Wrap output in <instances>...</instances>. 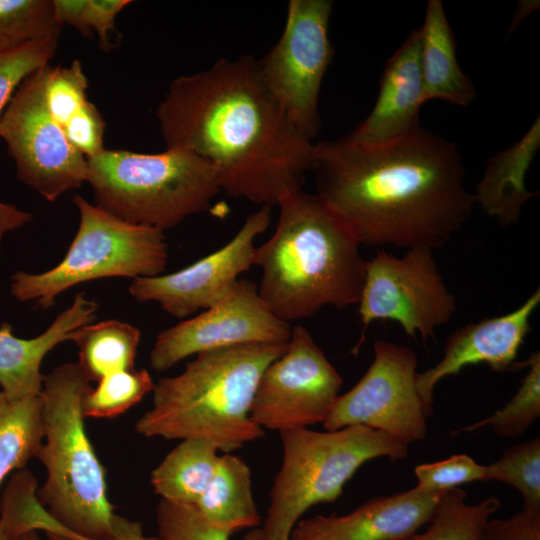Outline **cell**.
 Listing matches in <instances>:
<instances>
[{"label":"cell","mask_w":540,"mask_h":540,"mask_svg":"<svg viewBox=\"0 0 540 540\" xmlns=\"http://www.w3.org/2000/svg\"><path fill=\"white\" fill-rule=\"evenodd\" d=\"M59 38L34 40L0 53V120L20 84L55 56Z\"/></svg>","instance_id":"32"},{"label":"cell","mask_w":540,"mask_h":540,"mask_svg":"<svg viewBox=\"0 0 540 540\" xmlns=\"http://www.w3.org/2000/svg\"><path fill=\"white\" fill-rule=\"evenodd\" d=\"M47 535H48L49 540H69V539L63 538L61 536H56L53 534H47Z\"/></svg>","instance_id":"45"},{"label":"cell","mask_w":540,"mask_h":540,"mask_svg":"<svg viewBox=\"0 0 540 540\" xmlns=\"http://www.w3.org/2000/svg\"><path fill=\"white\" fill-rule=\"evenodd\" d=\"M78 230L64 258L37 274L16 272L10 292L21 302L51 307L57 296L84 282L112 278L160 275L168 261L164 231L125 222L76 194Z\"/></svg>","instance_id":"8"},{"label":"cell","mask_w":540,"mask_h":540,"mask_svg":"<svg viewBox=\"0 0 540 540\" xmlns=\"http://www.w3.org/2000/svg\"><path fill=\"white\" fill-rule=\"evenodd\" d=\"M489 480L512 485L522 495L525 510L540 512V439L506 449L496 462L486 466L483 481Z\"/></svg>","instance_id":"30"},{"label":"cell","mask_w":540,"mask_h":540,"mask_svg":"<svg viewBox=\"0 0 540 540\" xmlns=\"http://www.w3.org/2000/svg\"><path fill=\"white\" fill-rule=\"evenodd\" d=\"M311 171L316 194L368 247L440 249L475 205L456 144L422 127L380 144L314 142Z\"/></svg>","instance_id":"1"},{"label":"cell","mask_w":540,"mask_h":540,"mask_svg":"<svg viewBox=\"0 0 540 540\" xmlns=\"http://www.w3.org/2000/svg\"><path fill=\"white\" fill-rule=\"evenodd\" d=\"M540 304V290L534 291L513 311L457 328L447 339L443 358L428 370L417 373L416 386L427 417L433 414V392L443 378L457 375L464 367L487 364L505 372L525 367L516 362L518 351L531 331V318Z\"/></svg>","instance_id":"16"},{"label":"cell","mask_w":540,"mask_h":540,"mask_svg":"<svg viewBox=\"0 0 540 540\" xmlns=\"http://www.w3.org/2000/svg\"><path fill=\"white\" fill-rule=\"evenodd\" d=\"M242 540H275L267 535L262 528L256 527L248 531Z\"/></svg>","instance_id":"42"},{"label":"cell","mask_w":540,"mask_h":540,"mask_svg":"<svg viewBox=\"0 0 540 540\" xmlns=\"http://www.w3.org/2000/svg\"><path fill=\"white\" fill-rule=\"evenodd\" d=\"M106 122L96 105L87 101L62 128L70 144L86 159L104 147Z\"/></svg>","instance_id":"35"},{"label":"cell","mask_w":540,"mask_h":540,"mask_svg":"<svg viewBox=\"0 0 540 540\" xmlns=\"http://www.w3.org/2000/svg\"><path fill=\"white\" fill-rule=\"evenodd\" d=\"M291 329L268 308L258 285L239 279L218 303L158 333L150 365L156 371H165L209 350L250 343H288Z\"/></svg>","instance_id":"14"},{"label":"cell","mask_w":540,"mask_h":540,"mask_svg":"<svg viewBox=\"0 0 540 540\" xmlns=\"http://www.w3.org/2000/svg\"><path fill=\"white\" fill-rule=\"evenodd\" d=\"M97 308L94 300L80 292L43 333L30 339L16 337L12 326L2 323L0 387L5 396L19 401L40 395L44 376L40 368L44 357L58 344L71 341L77 329L91 324L96 318Z\"/></svg>","instance_id":"19"},{"label":"cell","mask_w":540,"mask_h":540,"mask_svg":"<svg viewBox=\"0 0 540 540\" xmlns=\"http://www.w3.org/2000/svg\"><path fill=\"white\" fill-rule=\"evenodd\" d=\"M87 162L95 205L135 225L173 228L207 210L221 191L211 163L185 150L104 148Z\"/></svg>","instance_id":"6"},{"label":"cell","mask_w":540,"mask_h":540,"mask_svg":"<svg viewBox=\"0 0 540 540\" xmlns=\"http://www.w3.org/2000/svg\"><path fill=\"white\" fill-rule=\"evenodd\" d=\"M31 220L30 213L19 210L15 205L0 201V247L7 232L20 229Z\"/></svg>","instance_id":"39"},{"label":"cell","mask_w":540,"mask_h":540,"mask_svg":"<svg viewBox=\"0 0 540 540\" xmlns=\"http://www.w3.org/2000/svg\"><path fill=\"white\" fill-rule=\"evenodd\" d=\"M540 149V118L509 147L489 157L472 193L475 204L502 226L519 220L525 204L536 197L525 185L526 175Z\"/></svg>","instance_id":"20"},{"label":"cell","mask_w":540,"mask_h":540,"mask_svg":"<svg viewBox=\"0 0 540 540\" xmlns=\"http://www.w3.org/2000/svg\"><path fill=\"white\" fill-rule=\"evenodd\" d=\"M277 206L275 230L253 255V265L262 271L258 292L268 308L289 323L325 306L357 305L366 260L351 227L303 188L285 195Z\"/></svg>","instance_id":"3"},{"label":"cell","mask_w":540,"mask_h":540,"mask_svg":"<svg viewBox=\"0 0 540 540\" xmlns=\"http://www.w3.org/2000/svg\"><path fill=\"white\" fill-rule=\"evenodd\" d=\"M87 88L88 80L78 59L66 67L49 64L43 69L44 104L62 128L89 100Z\"/></svg>","instance_id":"31"},{"label":"cell","mask_w":540,"mask_h":540,"mask_svg":"<svg viewBox=\"0 0 540 540\" xmlns=\"http://www.w3.org/2000/svg\"><path fill=\"white\" fill-rule=\"evenodd\" d=\"M57 21L70 25L84 36H90L83 23L86 0H52Z\"/></svg>","instance_id":"38"},{"label":"cell","mask_w":540,"mask_h":540,"mask_svg":"<svg viewBox=\"0 0 540 540\" xmlns=\"http://www.w3.org/2000/svg\"><path fill=\"white\" fill-rule=\"evenodd\" d=\"M445 490L409 491L372 498L349 514L300 520L290 540H398L429 523Z\"/></svg>","instance_id":"17"},{"label":"cell","mask_w":540,"mask_h":540,"mask_svg":"<svg viewBox=\"0 0 540 540\" xmlns=\"http://www.w3.org/2000/svg\"><path fill=\"white\" fill-rule=\"evenodd\" d=\"M414 472L418 480L416 489L439 491L483 480L486 466L478 464L466 454H459L438 462L420 464Z\"/></svg>","instance_id":"34"},{"label":"cell","mask_w":540,"mask_h":540,"mask_svg":"<svg viewBox=\"0 0 540 540\" xmlns=\"http://www.w3.org/2000/svg\"><path fill=\"white\" fill-rule=\"evenodd\" d=\"M155 383L146 369L108 374L89 388L82 398L85 418H115L139 403L152 392Z\"/></svg>","instance_id":"28"},{"label":"cell","mask_w":540,"mask_h":540,"mask_svg":"<svg viewBox=\"0 0 540 540\" xmlns=\"http://www.w3.org/2000/svg\"><path fill=\"white\" fill-rule=\"evenodd\" d=\"M331 0H291L283 32L258 61L261 77L296 129L312 140L320 131L318 101L333 59Z\"/></svg>","instance_id":"9"},{"label":"cell","mask_w":540,"mask_h":540,"mask_svg":"<svg viewBox=\"0 0 540 540\" xmlns=\"http://www.w3.org/2000/svg\"><path fill=\"white\" fill-rule=\"evenodd\" d=\"M21 540H43L37 531H29L21 536Z\"/></svg>","instance_id":"44"},{"label":"cell","mask_w":540,"mask_h":540,"mask_svg":"<svg viewBox=\"0 0 540 540\" xmlns=\"http://www.w3.org/2000/svg\"><path fill=\"white\" fill-rule=\"evenodd\" d=\"M110 540H150L144 536L142 525L117 515L113 537Z\"/></svg>","instance_id":"40"},{"label":"cell","mask_w":540,"mask_h":540,"mask_svg":"<svg viewBox=\"0 0 540 540\" xmlns=\"http://www.w3.org/2000/svg\"><path fill=\"white\" fill-rule=\"evenodd\" d=\"M374 358L358 383L339 395L322 423L334 431L364 425L407 445L427 434L426 414L416 386L418 359L408 347L379 340Z\"/></svg>","instance_id":"12"},{"label":"cell","mask_w":540,"mask_h":540,"mask_svg":"<svg viewBox=\"0 0 540 540\" xmlns=\"http://www.w3.org/2000/svg\"><path fill=\"white\" fill-rule=\"evenodd\" d=\"M420 31V64L425 102L439 99L466 107L476 96L462 71L456 41L441 0H429Z\"/></svg>","instance_id":"21"},{"label":"cell","mask_w":540,"mask_h":540,"mask_svg":"<svg viewBox=\"0 0 540 540\" xmlns=\"http://www.w3.org/2000/svg\"><path fill=\"white\" fill-rule=\"evenodd\" d=\"M475 540H540V512L523 509L505 519H489Z\"/></svg>","instance_id":"36"},{"label":"cell","mask_w":540,"mask_h":540,"mask_svg":"<svg viewBox=\"0 0 540 540\" xmlns=\"http://www.w3.org/2000/svg\"><path fill=\"white\" fill-rule=\"evenodd\" d=\"M219 457L210 441L183 439L152 471L154 492L169 502L196 505L217 469Z\"/></svg>","instance_id":"23"},{"label":"cell","mask_w":540,"mask_h":540,"mask_svg":"<svg viewBox=\"0 0 540 540\" xmlns=\"http://www.w3.org/2000/svg\"><path fill=\"white\" fill-rule=\"evenodd\" d=\"M156 117L166 148L207 160L232 197L272 207L311 171L314 142L289 120L251 55L177 77Z\"/></svg>","instance_id":"2"},{"label":"cell","mask_w":540,"mask_h":540,"mask_svg":"<svg viewBox=\"0 0 540 540\" xmlns=\"http://www.w3.org/2000/svg\"><path fill=\"white\" fill-rule=\"evenodd\" d=\"M89 383L77 363H64L43 376L44 440L36 459L46 470V480L37 489V498L58 522L50 534L69 540H110L117 514L82 412Z\"/></svg>","instance_id":"5"},{"label":"cell","mask_w":540,"mask_h":540,"mask_svg":"<svg viewBox=\"0 0 540 540\" xmlns=\"http://www.w3.org/2000/svg\"><path fill=\"white\" fill-rule=\"evenodd\" d=\"M52 0H0V53L34 40L59 38Z\"/></svg>","instance_id":"27"},{"label":"cell","mask_w":540,"mask_h":540,"mask_svg":"<svg viewBox=\"0 0 540 540\" xmlns=\"http://www.w3.org/2000/svg\"><path fill=\"white\" fill-rule=\"evenodd\" d=\"M0 540H21V537L16 536L10 532L1 522H0Z\"/></svg>","instance_id":"43"},{"label":"cell","mask_w":540,"mask_h":540,"mask_svg":"<svg viewBox=\"0 0 540 540\" xmlns=\"http://www.w3.org/2000/svg\"><path fill=\"white\" fill-rule=\"evenodd\" d=\"M283 460L269 497L262 529L275 540H290L308 508L336 501L355 472L367 461L407 456L408 445L364 425L318 432L298 428L279 432Z\"/></svg>","instance_id":"7"},{"label":"cell","mask_w":540,"mask_h":540,"mask_svg":"<svg viewBox=\"0 0 540 540\" xmlns=\"http://www.w3.org/2000/svg\"><path fill=\"white\" fill-rule=\"evenodd\" d=\"M342 384L309 331L294 326L285 352L259 380L250 417L262 429L278 432L323 423Z\"/></svg>","instance_id":"13"},{"label":"cell","mask_w":540,"mask_h":540,"mask_svg":"<svg viewBox=\"0 0 540 540\" xmlns=\"http://www.w3.org/2000/svg\"><path fill=\"white\" fill-rule=\"evenodd\" d=\"M140 330L119 320L88 324L74 332L78 346V366L89 382L104 376L133 370L140 343Z\"/></svg>","instance_id":"24"},{"label":"cell","mask_w":540,"mask_h":540,"mask_svg":"<svg viewBox=\"0 0 540 540\" xmlns=\"http://www.w3.org/2000/svg\"><path fill=\"white\" fill-rule=\"evenodd\" d=\"M538 7V1H520L509 27V32L513 31L524 18L534 12Z\"/></svg>","instance_id":"41"},{"label":"cell","mask_w":540,"mask_h":540,"mask_svg":"<svg viewBox=\"0 0 540 540\" xmlns=\"http://www.w3.org/2000/svg\"><path fill=\"white\" fill-rule=\"evenodd\" d=\"M270 221L271 207L260 206L223 247L176 272L133 279L129 294L138 302H156L180 319L210 308L225 298L239 276L253 265L255 240Z\"/></svg>","instance_id":"15"},{"label":"cell","mask_w":540,"mask_h":540,"mask_svg":"<svg viewBox=\"0 0 540 540\" xmlns=\"http://www.w3.org/2000/svg\"><path fill=\"white\" fill-rule=\"evenodd\" d=\"M424 103L418 28L386 62L371 112L347 137L359 144L403 137L421 127L419 112Z\"/></svg>","instance_id":"18"},{"label":"cell","mask_w":540,"mask_h":540,"mask_svg":"<svg viewBox=\"0 0 540 540\" xmlns=\"http://www.w3.org/2000/svg\"><path fill=\"white\" fill-rule=\"evenodd\" d=\"M529 370L521 380L513 398L490 417L463 428L473 432L491 426L500 437L511 438L522 435L540 416V352L531 353L524 361Z\"/></svg>","instance_id":"29"},{"label":"cell","mask_w":540,"mask_h":540,"mask_svg":"<svg viewBox=\"0 0 540 540\" xmlns=\"http://www.w3.org/2000/svg\"><path fill=\"white\" fill-rule=\"evenodd\" d=\"M194 506L207 522L231 535L261 524L252 493L251 470L231 453L219 457L210 483Z\"/></svg>","instance_id":"22"},{"label":"cell","mask_w":540,"mask_h":540,"mask_svg":"<svg viewBox=\"0 0 540 540\" xmlns=\"http://www.w3.org/2000/svg\"><path fill=\"white\" fill-rule=\"evenodd\" d=\"M156 527L150 540H228L231 536L207 522L194 505L163 499L156 507Z\"/></svg>","instance_id":"33"},{"label":"cell","mask_w":540,"mask_h":540,"mask_svg":"<svg viewBox=\"0 0 540 540\" xmlns=\"http://www.w3.org/2000/svg\"><path fill=\"white\" fill-rule=\"evenodd\" d=\"M132 2L130 0H86L83 23L89 34L94 31L98 37L99 47L110 51L112 44L109 33L115 32L117 15Z\"/></svg>","instance_id":"37"},{"label":"cell","mask_w":540,"mask_h":540,"mask_svg":"<svg viewBox=\"0 0 540 540\" xmlns=\"http://www.w3.org/2000/svg\"><path fill=\"white\" fill-rule=\"evenodd\" d=\"M44 440L41 396L9 400L0 391V484L36 458Z\"/></svg>","instance_id":"25"},{"label":"cell","mask_w":540,"mask_h":540,"mask_svg":"<svg viewBox=\"0 0 540 540\" xmlns=\"http://www.w3.org/2000/svg\"><path fill=\"white\" fill-rule=\"evenodd\" d=\"M288 343H250L205 351L183 372L161 378L152 406L135 424L138 434L166 440L200 438L231 453L264 437L251 405L265 369Z\"/></svg>","instance_id":"4"},{"label":"cell","mask_w":540,"mask_h":540,"mask_svg":"<svg viewBox=\"0 0 540 540\" xmlns=\"http://www.w3.org/2000/svg\"><path fill=\"white\" fill-rule=\"evenodd\" d=\"M466 497L467 493L460 488L445 490L427 530L398 540H475L501 502L492 496L469 505Z\"/></svg>","instance_id":"26"},{"label":"cell","mask_w":540,"mask_h":540,"mask_svg":"<svg viewBox=\"0 0 540 540\" xmlns=\"http://www.w3.org/2000/svg\"><path fill=\"white\" fill-rule=\"evenodd\" d=\"M44 67L29 75L16 90L0 120V138L15 162L18 179L54 202L87 182L88 162L45 107Z\"/></svg>","instance_id":"11"},{"label":"cell","mask_w":540,"mask_h":540,"mask_svg":"<svg viewBox=\"0 0 540 540\" xmlns=\"http://www.w3.org/2000/svg\"><path fill=\"white\" fill-rule=\"evenodd\" d=\"M358 314L363 332L375 320H392L413 338H435L449 322L456 299L440 274L433 250L417 247L397 257L384 249L365 262Z\"/></svg>","instance_id":"10"}]
</instances>
